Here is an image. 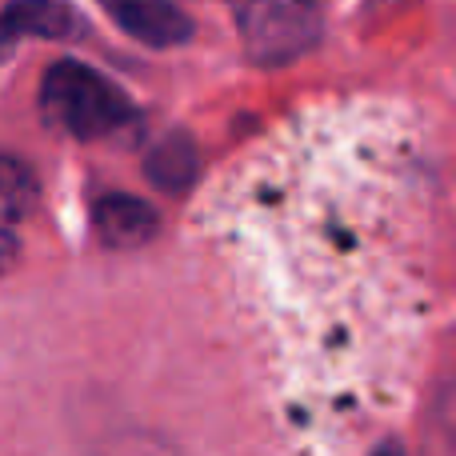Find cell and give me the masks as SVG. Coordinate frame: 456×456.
I'll list each match as a JSON object with an SVG mask.
<instances>
[{"instance_id": "1", "label": "cell", "mask_w": 456, "mask_h": 456, "mask_svg": "<svg viewBox=\"0 0 456 456\" xmlns=\"http://www.w3.org/2000/svg\"><path fill=\"white\" fill-rule=\"evenodd\" d=\"M40 112L56 133L72 141H101L133 125L128 96L80 61H56L40 80Z\"/></svg>"}, {"instance_id": "2", "label": "cell", "mask_w": 456, "mask_h": 456, "mask_svg": "<svg viewBox=\"0 0 456 456\" xmlns=\"http://www.w3.org/2000/svg\"><path fill=\"white\" fill-rule=\"evenodd\" d=\"M324 4L329 0H232L248 61L281 69L313 53L324 32Z\"/></svg>"}, {"instance_id": "3", "label": "cell", "mask_w": 456, "mask_h": 456, "mask_svg": "<svg viewBox=\"0 0 456 456\" xmlns=\"http://www.w3.org/2000/svg\"><path fill=\"white\" fill-rule=\"evenodd\" d=\"M80 28L85 20L64 0H8L0 8V61L24 40H72Z\"/></svg>"}, {"instance_id": "4", "label": "cell", "mask_w": 456, "mask_h": 456, "mask_svg": "<svg viewBox=\"0 0 456 456\" xmlns=\"http://www.w3.org/2000/svg\"><path fill=\"white\" fill-rule=\"evenodd\" d=\"M93 228L101 244L109 248H141L160 232V216L149 200L133 197V192H101L93 200Z\"/></svg>"}, {"instance_id": "5", "label": "cell", "mask_w": 456, "mask_h": 456, "mask_svg": "<svg viewBox=\"0 0 456 456\" xmlns=\"http://www.w3.org/2000/svg\"><path fill=\"white\" fill-rule=\"evenodd\" d=\"M104 8L141 45L176 48L192 37V20L176 4H168V0H104Z\"/></svg>"}, {"instance_id": "6", "label": "cell", "mask_w": 456, "mask_h": 456, "mask_svg": "<svg viewBox=\"0 0 456 456\" xmlns=\"http://www.w3.org/2000/svg\"><path fill=\"white\" fill-rule=\"evenodd\" d=\"M144 173H149V181L157 184L160 192H173V197L189 192L200 173V152H197V144H192V136L189 133L160 136V141L152 144V152L144 157Z\"/></svg>"}, {"instance_id": "7", "label": "cell", "mask_w": 456, "mask_h": 456, "mask_svg": "<svg viewBox=\"0 0 456 456\" xmlns=\"http://www.w3.org/2000/svg\"><path fill=\"white\" fill-rule=\"evenodd\" d=\"M40 184L32 168L20 157H0V216L12 224H24L37 213Z\"/></svg>"}, {"instance_id": "8", "label": "cell", "mask_w": 456, "mask_h": 456, "mask_svg": "<svg viewBox=\"0 0 456 456\" xmlns=\"http://www.w3.org/2000/svg\"><path fill=\"white\" fill-rule=\"evenodd\" d=\"M93 456H173V449L160 444V441H152V436H144V433H125V436L104 441Z\"/></svg>"}, {"instance_id": "9", "label": "cell", "mask_w": 456, "mask_h": 456, "mask_svg": "<svg viewBox=\"0 0 456 456\" xmlns=\"http://www.w3.org/2000/svg\"><path fill=\"white\" fill-rule=\"evenodd\" d=\"M16 252H20V224H12V221L0 216V273H8V265L16 260Z\"/></svg>"}, {"instance_id": "10", "label": "cell", "mask_w": 456, "mask_h": 456, "mask_svg": "<svg viewBox=\"0 0 456 456\" xmlns=\"http://www.w3.org/2000/svg\"><path fill=\"white\" fill-rule=\"evenodd\" d=\"M372 456H404V449H401V441H380L372 449Z\"/></svg>"}]
</instances>
